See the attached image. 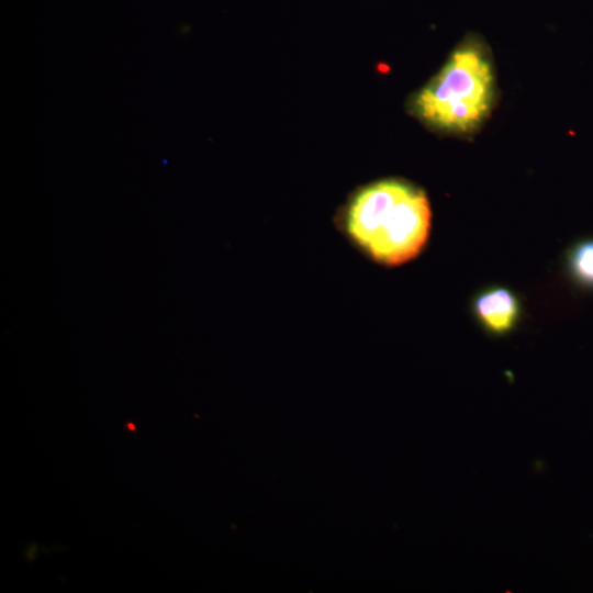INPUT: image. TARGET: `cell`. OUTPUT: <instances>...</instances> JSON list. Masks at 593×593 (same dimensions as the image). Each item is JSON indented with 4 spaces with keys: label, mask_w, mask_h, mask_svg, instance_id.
Wrapping results in <instances>:
<instances>
[{
    "label": "cell",
    "mask_w": 593,
    "mask_h": 593,
    "mask_svg": "<svg viewBox=\"0 0 593 593\" xmlns=\"http://www.w3.org/2000/svg\"><path fill=\"white\" fill-rule=\"evenodd\" d=\"M430 206L424 191L396 179L358 190L342 219L348 239L373 261L399 266L419 255L430 230Z\"/></svg>",
    "instance_id": "cell-1"
},
{
    "label": "cell",
    "mask_w": 593,
    "mask_h": 593,
    "mask_svg": "<svg viewBox=\"0 0 593 593\" xmlns=\"http://www.w3.org/2000/svg\"><path fill=\"white\" fill-rule=\"evenodd\" d=\"M493 94L490 59L479 44L469 42L458 47L419 91L414 110L435 127L466 133L486 118Z\"/></svg>",
    "instance_id": "cell-2"
},
{
    "label": "cell",
    "mask_w": 593,
    "mask_h": 593,
    "mask_svg": "<svg viewBox=\"0 0 593 593\" xmlns=\"http://www.w3.org/2000/svg\"><path fill=\"white\" fill-rule=\"evenodd\" d=\"M473 312L488 331L504 334L516 324L519 316V303L508 289L489 288L475 296Z\"/></svg>",
    "instance_id": "cell-3"
},
{
    "label": "cell",
    "mask_w": 593,
    "mask_h": 593,
    "mask_svg": "<svg viewBox=\"0 0 593 593\" xmlns=\"http://www.w3.org/2000/svg\"><path fill=\"white\" fill-rule=\"evenodd\" d=\"M566 265L578 286L593 290V237L574 243L567 253Z\"/></svg>",
    "instance_id": "cell-4"
}]
</instances>
